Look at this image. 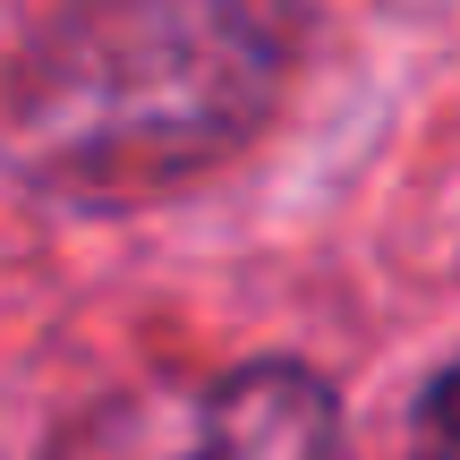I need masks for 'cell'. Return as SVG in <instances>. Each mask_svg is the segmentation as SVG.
<instances>
[{
  "label": "cell",
  "instance_id": "6da1fadb",
  "mask_svg": "<svg viewBox=\"0 0 460 460\" xmlns=\"http://www.w3.org/2000/svg\"><path fill=\"white\" fill-rule=\"evenodd\" d=\"M281 68L273 0H77L9 77V154L51 197H154L264 128Z\"/></svg>",
  "mask_w": 460,
  "mask_h": 460
},
{
  "label": "cell",
  "instance_id": "3957f363",
  "mask_svg": "<svg viewBox=\"0 0 460 460\" xmlns=\"http://www.w3.org/2000/svg\"><path fill=\"white\" fill-rule=\"evenodd\" d=\"M410 460H460V358L418 393V418H410Z\"/></svg>",
  "mask_w": 460,
  "mask_h": 460
},
{
  "label": "cell",
  "instance_id": "7a4b0ae2",
  "mask_svg": "<svg viewBox=\"0 0 460 460\" xmlns=\"http://www.w3.org/2000/svg\"><path fill=\"white\" fill-rule=\"evenodd\" d=\"M51 460H341V410L307 367H230L205 384H146L68 427Z\"/></svg>",
  "mask_w": 460,
  "mask_h": 460
}]
</instances>
